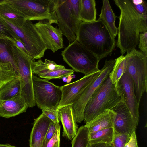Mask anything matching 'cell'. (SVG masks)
I'll return each instance as SVG.
<instances>
[{
    "label": "cell",
    "mask_w": 147,
    "mask_h": 147,
    "mask_svg": "<svg viewBox=\"0 0 147 147\" xmlns=\"http://www.w3.org/2000/svg\"><path fill=\"white\" fill-rule=\"evenodd\" d=\"M114 1L120 10L117 45L123 55L135 49L140 33L147 31V15L139 13L131 0Z\"/></svg>",
    "instance_id": "6da1fadb"
},
{
    "label": "cell",
    "mask_w": 147,
    "mask_h": 147,
    "mask_svg": "<svg viewBox=\"0 0 147 147\" xmlns=\"http://www.w3.org/2000/svg\"><path fill=\"white\" fill-rule=\"evenodd\" d=\"M76 40L100 59L111 55L116 45L115 38L102 22L98 19L90 22H82Z\"/></svg>",
    "instance_id": "7a4b0ae2"
},
{
    "label": "cell",
    "mask_w": 147,
    "mask_h": 147,
    "mask_svg": "<svg viewBox=\"0 0 147 147\" xmlns=\"http://www.w3.org/2000/svg\"><path fill=\"white\" fill-rule=\"evenodd\" d=\"M121 100L115 85L109 76L86 104L84 111L85 123H88L107 110H111Z\"/></svg>",
    "instance_id": "3957f363"
},
{
    "label": "cell",
    "mask_w": 147,
    "mask_h": 147,
    "mask_svg": "<svg viewBox=\"0 0 147 147\" xmlns=\"http://www.w3.org/2000/svg\"><path fill=\"white\" fill-rule=\"evenodd\" d=\"M61 55L74 72L87 75L100 70L98 64L101 59L76 40L69 44Z\"/></svg>",
    "instance_id": "277c9868"
},
{
    "label": "cell",
    "mask_w": 147,
    "mask_h": 147,
    "mask_svg": "<svg viewBox=\"0 0 147 147\" xmlns=\"http://www.w3.org/2000/svg\"><path fill=\"white\" fill-rule=\"evenodd\" d=\"M24 17L26 20H46L57 24L56 0H5Z\"/></svg>",
    "instance_id": "5b68a950"
},
{
    "label": "cell",
    "mask_w": 147,
    "mask_h": 147,
    "mask_svg": "<svg viewBox=\"0 0 147 147\" xmlns=\"http://www.w3.org/2000/svg\"><path fill=\"white\" fill-rule=\"evenodd\" d=\"M80 0H56L57 24L69 44L76 40L82 22L80 18Z\"/></svg>",
    "instance_id": "8992f818"
},
{
    "label": "cell",
    "mask_w": 147,
    "mask_h": 147,
    "mask_svg": "<svg viewBox=\"0 0 147 147\" xmlns=\"http://www.w3.org/2000/svg\"><path fill=\"white\" fill-rule=\"evenodd\" d=\"M10 51L18 69L21 85L20 95L24 99L28 107L36 105L33 87L31 57L18 47L13 40L9 42Z\"/></svg>",
    "instance_id": "52a82bcc"
},
{
    "label": "cell",
    "mask_w": 147,
    "mask_h": 147,
    "mask_svg": "<svg viewBox=\"0 0 147 147\" xmlns=\"http://www.w3.org/2000/svg\"><path fill=\"white\" fill-rule=\"evenodd\" d=\"M0 20L22 41L33 60L40 59L44 57L47 47L34 24L31 21L26 20L22 25L17 26L0 15Z\"/></svg>",
    "instance_id": "ba28073f"
},
{
    "label": "cell",
    "mask_w": 147,
    "mask_h": 147,
    "mask_svg": "<svg viewBox=\"0 0 147 147\" xmlns=\"http://www.w3.org/2000/svg\"><path fill=\"white\" fill-rule=\"evenodd\" d=\"M126 73L131 78L135 95L139 104L142 96L147 90V55L134 49L127 53Z\"/></svg>",
    "instance_id": "9c48e42d"
},
{
    "label": "cell",
    "mask_w": 147,
    "mask_h": 147,
    "mask_svg": "<svg viewBox=\"0 0 147 147\" xmlns=\"http://www.w3.org/2000/svg\"><path fill=\"white\" fill-rule=\"evenodd\" d=\"M32 82L34 99L37 107L42 110L58 109L61 97L60 86L34 74Z\"/></svg>",
    "instance_id": "30bf717a"
},
{
    "label": "cell",
    "mask_w": 147,
    "mask_h": 147,
    "mask_svg": "<svg viewBox=\"0 0 147 147\" xmlns=\"http://www.w3.org/2000/svg\"><path fill=\"white\" fill-rule=\"evenodd\" d=\"M115 62V59L106 60L98 78L84 89L77 100L71 105L77 123H80L84 120V111L86 104L95 90L108 77Z\"/></svg>",
    "instance_id": "8fae6325"
},
{
    "label": "cell",
    "mask_w": 147,
    "mask_h": 147,
    "mask_svg": "<svg viewBox=\"0 0 147 147\" xmlns=\"http://www.w3.org/2000/svg\"><path fill=\"white\" fill-rule=\"evenodd\" d=\"M101 72L99 71L87 75L73 82L60 86L61 92V100L58 109L72 105L78 100L84 89L96 80Z\"/></svg>",
    "instance_id": "7c38bea8"
},
{
    "label": "cell",
    "mask_w": 147,
    "mask_h": 147,
    "mask_svg": "<svg viewBox=\"0 0 147 147\" xmlns=\"http://www.w3.org/2000/svg\"><path fill=\"white\" fill-rule=\"evenodd\" d=\"M115 86L121 100L128 108L134 120L138 125L139 120V104L135 95L131 78L125 72L121 76Z\"/></svg>",
    "instance_id": "4fadbf2b"
},
{
    "label": "cell",
    "mask_w": 147,
    "mask_h": 147,
    "mask_svg": "<svg viewBox=\"0 0 147 147\" xmlns=\"http://www.w3.org/2000/svg\"><path fill=\"white\" fill-rule=\"evenodd\" d=\"M111 110L116 113L113 127L115 132L130 136L138 125L128 108L121 100Z\"/></svg>",
    "instance_id": "5bb4252c"
},
{
    "label": "cell",
    "mask_w": 147,
    "mask_h": 147,
    "mask_svg": "<svg viewBox=\"0 0 147 147\" xmlns=\"http://www.w3.org/2000/svg\"><path fill=\"white\" fill-rule=\"evenodd\" d=\"M34 25L45 43L47 49L53 53L64 47L63 34L60 30L53 27L46 20H40Z\"/></svg>",
    "instance_id": "9a60e30c"
},
{
    "label": "cell",
    "mask_w": 147,
    "mask_h": 147,
    "mask_svg": "<svg viewBox=\"0 0 147 147\" xmlns=\"http://www.w3.org/2000/svg\"><path fill=\"white\" fill-rule=\"evenodd\" d=\"M51 121L43 113L35 120L30 133V147H42L47 130Z\"/></svg>",
    "instance_id": "2e32d148"
},
{
    "label": "cell",
    "mask_w": 147,
    "mask_h": 147,
    "mask_svg": "<svg viewBox=\"0 0 147 147\" xmlns=\"http://www.w3.org/2000/svg\"><path fill=\"white\" fill-rule=\"evenodd\" d=\"M59 116L63 127V136L69 140H72L76 135L78 128L72 105H67L60 108Z\"/></svg>",
    "instance_id": "e0dca14e"
},
{
    "label": "cell",
    "mask_w": 147,
    "mask_h": 147,
    "mask_svg": "<svg viewBox=\"0 0 147 147\" xmlns=\"http://www.w3.org/2000/svg\"><path fill=\"white\" fill-rule=\"evenodd\" d=\"M28 106L24 99L19 95L11 99L0 100V116L9 118L25 112Z\"/></svg>",
    "instance_id": "ac0fdd59"
},
{
    "label": "cell",
    "mask_w": 147,
    "mask_h": 147,
    "mask_svg": "<svg viewBox=\"0 0 147 147\" xmlns=\"http://www.w3.org/2000/svg\"><path fill=\"white\" fill-rule=\"evenodd\" d=\"M115 112L112 110H107L99 115L84 125L87 128L89 134L105 128L113 127Z\"/></svg>",
    "instance_id": "d6986e66"
},
{
    "label": "cell",
    "mask_w": 147,
    "mask_h": 147,
    "mask_svg": "<svg viewBox=\"0 0 147 147\" xmlns=\"http://www.w3.org/2000/svg\"><path fill=\"white\" fill-rule=\"evenodd\" d=\"M117 17L114 13L108 0L102 1V5L98 19L101 20L106 26L112 38L117 34V28L115 22Z\"/></svg>",
    "instance_id": "ffe728a7"
},
{
    "label": "cell",
    "mask_w": 147,
    "mask_h": 147,
    "mask_svg": "<svg viewBox=\"0 0 147 147\" xmlns=\"http://www.w3.org/2000/svg\"><path fill=\"white\" fill-rule=\"evenodd\" d=\"M0 15L17 26L22 25L26 20L21 13L5 0L0 3Z\"/></svg>",
    "instance_id": "44dd1931"
},
{
    "label": "cell",
    "mask_w": 147,
    "mask_h": 147,
    "mask_svg": "<svg viewBox=\"0 0 147 147\" xmlns=\"http://www.w3.org/2000/svg\"><path fill=\"white\" fill-rule=\"evenodd\" d=\"M32 73L38 76L50 71L65 68L61 65H58L55 62L45 59L44 62L41 59L35 61L33 60L31 63Z\"/></svg>",
    "instance_id": "7402d4cb"
},
{
    "label": "cell",
    "mask_w": 147,
    "mask_h": 147,
    "mask_svg": "<svg viewBox=\"0 0 147 147\" xmlns=\"http://www.w3.org/2000/svg\"><path fill=\"white\" fill-rule=\"evenodd\" d=\"M96 5L94 0H80V14L82 22H90L96 21Z\"/></svg>",
    "instance_id": "603a6c76"
},
{
    "label": "cell",
    "mask_w": 147,
    "mask_h": 147,
    "mask_svg": "<svg viewBox=\"0 0 147 147\" xmlns=\"http://www.w3.org/2000/svg\"><path fill=\"white\" fill-rule=\"evenodd\" d=\"M21 85L18 76L0 88V100H4L20 95Z\"/></svg>",
    "instance_id": "cb8c5ba5"
},
{
    "label": "cell",
    "mask_w": 147,
    "mask_h": 147,
    "mask_svg": "<svg viewBox=\"0 0 147 147\" xmlns=\"http://www.w3.org/2000/svg\"><path fill=\"white\" fill-rule=\"evenodd\" d=\"M115 62L109 77L112 82L115 85L127 69V61L125 56L121 55L115 59Z\"/></svg>",
    "instance_id": "d4e9b609"
},
{
    "label": "cell",
    "mask_w": 147,
    "mask_h": 147,
    "mask_svg": "<svg viewBox=\"0 0 147 147\" xmlns=\"http://www.w3.org/2000/svg\"><path fill=\"white\" fill-rule=\"evenodd\" d=\"M115 131L113 127L102 129L89 134V142L112 144Z\"/></svg>",
    "instance_id": "484cf974"
},
{
    "label": "cell",
    "mask_w": 147,
    "mask_h": 147,
    "mask_svg": "<svg viewBox=\"0 0 147 147\" xmlns=\"http://www.w3.org/2000/svg\"><path fill=\"white\" fill-rule=\"evenodd\" d=\"M18 76V72L11 63L0 62V88Z\"/></svg>",
    "instance_id": "4316f807"
},
{
    "label": "cell",
    "mask_w": 147,
    "mask_h": 147,
    "mask_svg": "<svg viewBox=\"0 0 147 147\" xmlns=\"http://www.w3.org/2000/svg\"><path fill=\"white\" fill-rule=\"evenodd\" d=\"M10 41L13 40L5 39H0V62L10 63L18 74L17 67L10 51Z\"/></svg>",
    "instance_id": "83f0119b"
},
{
    "label": "cell",
    "mask_w": 147,
    "mask_h": 147,
    "mask_svg": "<svg viewBox=\"0 0 147 147\" xmlns=\"http://www.w3.org/2000/svg\"><path fill=\"white\" fill-rule=\"evenodd\" d=\"M89 142L88 129L84 125L82 126L78 129L76 135L72 139V147H87Z\"/></svg>",
    "instance_id": "f1b7e54d"
},
{
    "label": "cell",
    "mask_w": 147,
    "mask_h": 147,
    "mask_svg": "<svg viewBox=\"0 0 147 147\" xmlns=\"http://www.w3.org/2000/svg\"><path fill=\"white\" fill-rule=\"evenodd\" d=\"M74 72L73 69L65 68L50 71L41 75L39 77L48 80L53 79H62L73 74Z\"/></svg>",
    "instance_id": "f546056e"
},
{
    "label": "cell",
    "mask_w": 147,
    "mask_h": 147,
    "mask_svg": "<svg viewBox=\"0 0 147 147\" xmlns=\"http://www.w3.org/2000/svg\"><path fill=\"white\" fill-rule=\"evenodd\" d=\"M130 136L123 134L115 133L112 142L113 147H124Z\"/></svg>",
    "instance_id": "4dcf8cb0"
},
{
    "label": "cell",
    "mask_w": 147,
    "mask_h": 147,
    "mask_svg": "<svg viewBox=\"0 0 147 147\" xmlns=\"http://www.w3.org/2000/svg\"><path fill=\"white\" fill-rule=\"evenodd\" d=\"M60 126L56 131L53 137L49 141L46 142L44 140L42 147H60Z\"/></svg>",
    "instance_id": "1f68e13d"
},
{
    "label": "cell",
    "mask_w": 147,
    "mask_h": 147,
    "mask_svg": "<svg viewBox=\"0 0 147 147\" xmlns=\"http://www.w3.org/2000/svg\"><path fill=\"white\" fill-rule=\"evenodd\" d=\"M59 110L58 109L45 108L42 109V113L52 122L56 123H59L60 120L59 116Z\"/></svg>",
    "instance_id": "d6a6232c"
},
{
    "label": "cell",
    "mask_w": 147,
    "mask_h": 147,
    "mask_svg": "<svg viewBox=\"0 0 147 147\" xmlns=\"http://www.w3.org/2000/svg\"><path fill=\"white\" fill-rule=\"evenodd\" d=\"M134 7L140 14L147 15V3L143 0H131Z\"/></svg>",
    "instance_id": "836d02e7"
},
{
    "label": "cell",
    "mask_w": 147,
    "mask_h": 147,
    "mask_svg": "<svg viewBox=\"0 0 147 147\" xmlns=\"http://www.w3.org/2000/svg\"><path fill=\"white\" fill-rule=\"evenodd\" d=\"M138 44L141 51L147 55V31L140 34Z\"/></svg>",
    "instance_id": "e575fe53"
},
{
    "label": "cell",
    "mask_w": 147,
    "mask_h": 147,
    "mask_svg": "<svg viewBox=\"0 0 147 147\" xmlns=\"http://www.w3.org/2000/svg\"><path fill=\"white\" fill-rule=\"evenodd\" d=\"M60 126V125L59 123H56L52 121L48 128L45 137L44 141L47 142L51 139L57 129Z\"/></svg>",
    "instance_id": "d590c367"
},
{
    "label": "cell",
    "mask_w": 147,
    "mask_h": 147,
    "mask_svg": "<svg viewBox=\"0 0 147 147\" xmlns=\"http://www.w3.org/2000/svg\"><path fill=\"white\" fill-rule=\"evenodd\" d=\"M15 35L6 24L0 20V35L10 38Z\"/></svg>",
    "instance_id": "8d00e7d4"
},
{
    "label": "cell",
    "mask_w": 147,
    "mask_h": 147,
    "mask_svg": "<svg viewBox=\"0 0 147 147\" xmlns=\"http://www.w3.org/2000/svg\"><path fill=\"white\" fill-rule=\"evenodd\" d=\"M124 147H138L135 131L130 136L129 140Z\"/></svg>",
    "instance_id": "74e56055"
},
{
    "label": "cell",
    "mask_w": 147,
    "mask_h": 147,
    "mask_svg": "<svg viewBox=\"0 0 147 147\" xmlns=\"http://www.w3.org/2000/svg\"><path fill=\"white\" fill-rule=\"evenodd\" d=\"M12 39L16 45L20 49L22 50L29 55L28 53L26 48L22 41L16 35H14L12 37Z\"/></svg>",
    "instance_id": "f35d334b"
},
{
    "label": "cell",
    "mask_w": 147,
    "mask_h": 147,
    "mask_svg": "<svg viewBox=\"0 0 147 147\" xmlns=\"http://www.w3.org/2000/svg\"><path fill=\"white\" fill-rule=\"evenodd\" d=\"M87 147H113V145L112 144L106 143H90L89 142Z\"/></svg>",
    "instance_id": "ab89813d"
},
{
    "label": "cell",
    "mask_w": 147,
    "mask_h": 147,
    "mask_svg": "<svg viewBox=\"0 0 147 147\" xmlns=\"http://www.w3.org/2000/svg\"><path fill=\"white\" fill-rule=\"evenodd\" d=\"M0 147H16L9 144H0Z\"/></svg>",
    "instance_id": "60d3db41"
},
{
    "label": "cell",
    "mask_w": 147,
    "mask_h": 147,
    "mask_svg": "<svg viewBox=\"0 0 147 147\" xmlns=\"http://www.w3.org/2000/svg\"><path fill=\"white\" fill-rule=\"evenodd\" d=\"M0 39H5L9 40H13L11 38L7 37L6 36H3L1 35H0Z\"/></svg>",
    "instance_id": "b9f144b4"
},
{
    "label": "cell",
    "mask_w": 147,
    "mask_h": 147,
    "mask_svg": "<svg viewBox=\"0 0 147 147\" xmlns=\"http://www.w3.org/2000/svg\"><path fill=\"white\" fill-rule=\"evenodd\" d=\"M3 0H0V3H1L3 1Z\"/></svg>",
    "instance_id": "7bdbcfd3"
},
{
    "label": "cell",
    "mask_w": 147,
    "mask_h": 147,
    "mask_svg": "<svg viewBox=\"0 0 147 147\" xmlns=\"http://www.w3.org/2000/svg\"></svg>",
    "instance_id": "ee69618b"
}]
</instances>
